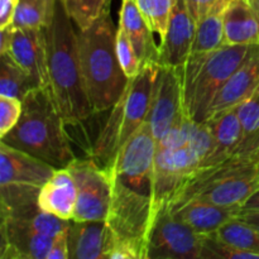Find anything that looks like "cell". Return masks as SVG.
<instances>
[{"label": "cell", "instance_id": "6da1fadb", "mask_svg": "<svg viewBox=\"0 0 259 259\" xmlns=\"http://www.w3.org/2000/svg\"><path fill=\"white\" fill-rule=\"evenodd\" d=\"M157 139L144 121L104 168L110 177L111 197L106 227L108 259H147L154 224L152 176Z\"/></svg>", "mask_w": 259, "mask_h": 259}, {"label": "cell", "instance_id": "7a4b0ae2", "mask_svg": "<svg viewBox=\"0 0 259 259\" xmlns=\"http://www.w3.org/2000/svg\"><path fill=\"white\" fill-rule=\"evenodd\" d=\"M75 23L58 0L55 17L46 28L50 90L67 125H78L94 115L78 57Z\"/></svg>", "mask_w": 259, "mask_h": 259}, {"label": "cell", "instance_id": "3957f363", "mask_svg": "<svg viewBox=\"0 0 259 259\" xmlns=\"http://www.w3.org/2000/svg\"><path fill=\"white\" fill-rule=\"evenodd\" d=\"M66 125L50 88H35L23 99L18 124L0 141L63 168L76 158Z\"/></svg>", "mask_w": 259, "mask_h": 259}, {"label": "cell", "instance_id": "277c9868", "mask_svg": "<svg viewBox=\"0 0 259 259\" xmlns=\"http://www.w3.org/2000/svg\"><path fill=\"white\" fill-rule=\"evenodd\" d=\"M116 29L109 9L91 27L77 30L81 71L94 114L113 108L128 85L116 55Z\"/></svg>", "mask_w": 259, "mask_h": 259}, {"label": "cell", "instance_id": "5b68a950", "mask_svg": "<svg viewBox=\"0 0 259 259\" xmlns=\"http://www.w3.org/2000/svg\"><path fill=\"white\" fill-rule=\"evenodd\" d=\"M253 46L225 45L212 52L191 53L179 68L182 105L190 119L197 123L207 120L215 99Z\"/></svg>", "mask_w": 259, "mask_h": 259}, {"label": "cell", "instance_id": "8992f818", "mask_svg": "<svg viewBox=\"0 0 259 259\" xmlns=\"http://www.w3.org/2000/svg\"><path fill=\"white\" fill-rule=\"evenodd\" d=\"M258 190L257 162L252 157L233 156L219 164L196 169L180 190L171 206L186 200H202L219 206L242 209Z\"/></svg>", "mask_w": 259, "mask_h": 259}, {"label": "cell", "instance_id": "52a82bcc", "mask_svg": "<svg viewBox=\"0 0 259 259\" xmlns=\"http://www.w3.org/2000/svg\"><path fill=\"white\" fill-rule=\"evenodd\" d=\"M159 67L158 62L142 66L138 75L129 78L120 99L111 108L93 149L94 158L101 162L103 167L146 121Z\"/></svg>", "mask_w": 259, "mask_h": 259}, {"label": "cell", "instance_id": "ba28073f", "mask_svg": "<svg viewBox=\"0 0 259 259\" xmlns=\"http://www.w3.org/2000/svg\"><path fill=\"white\" fill-rule=\"evenodd\" d=\"M56 167L0 141V209L2 217L38 207L43 185Z\"/></svg>", "mask_w": 259, "mask_h": 259}, {"label": "cell", "instance_id": "9c48e42d", "mask_svg": "<svg viewBox=\"0 0 259 259\" xmlns=\"http://www.w3.org/2000/svg\"><path fill=\"white\" fill-rule=\"evenodd\" d=\"M77 189L73 222H105L111 197L110 177L95 158H75L67 166Z\"/></svg>", "mask_w": 259, "mask_h": 259}, {"label": "cell", "instance_id": "30bf717a", "mask_svg": "<svg viewBox=\"0 0 259 259\" xmlns=\"http://www.w3.org/2000/svg\"><path fill=\"white\" fill-rule=\"evenodd\" d=\"M200 168V161L187 147L179 149H158L152 176V204L154 222L172 201L187 180Z\"/></svg>", "mask_w": 259, "mask_h": 259}, {"label": "cell", "instance_id": "8fae6325", "mask_svg": "<svg viewBox=\"0 0 259 259\" xmlns=\"http://www.w3.org/2000/svg\"><path fill=\"white\" fill-rule=\"evenodd\" d=\"M204 235L166 209L157 217L149 235L147 259H200Z\"/></svg>", "mask_w": 259, "mask_h": 259}, {"label": "cell", "instance_id": "7c38bea8", "mask_svg": "<svg viewBox=\"0 0 259 259\" xmlns=\"http://www.w3.org/2000/svg\"><path fill=\"white\" fill-rule=\"evenodd\" d=\"M182 113L184 105L179 68L161 66L146 119L154 138L158 141Z\"/></svg>", "mask_w": 259, "mask_h": 259}, {"label": "cell", "instance_id": "4fadbf2b", "mask_svg": "<svg viewBox=\"0 0 259 259\" xmlns=\"http://www.w3.org/2000/svg\"><path fill=\"white\" fill-rule=\"evenodd\" d=\"M0 258L47 259L53 238L38 233L23 215L2 217Z\"/></svg>", "mask_w": 259, "mask_h": 259}, {"label": "cell", "instance_id": "5bb4252c", "mask_svg": "<svg viewBox=\"0 0 259 259\" xmlns=\"http://www.w3.org/2000/svg\"><path fill=\"white\" fill-rule=\"evenodd\" d=\"M7 53L33 78L38 88H50L46 29L13 28L12 43Z\"/></svg>", "mask_w": 259, "mask_h": 259}, {"label": "cell", "instance_id": "9a60e30c", "mask_svg": "<svg viewBox=\"0 0 259 259\" xmlns=\"http://www.w3.org/2000/svg\"><path fill=\"white\" fill-rule=\"evenodd\" d=\"M196 35V23L187 10L185 0H176L168 27L158 45L159 66L180 68L191 56Z\"/></svg>", "mask_w": 259, "mask_h": 259}, {"label": "cell", "instance_id": "2e32d148", "mask_svg": "<svg viewBox=\"0 0 259 259\" xmlns=\"http://www.w3.org/2000/svg\"><path fill=\"white\" fill-rule=\"evenodd\" d=\"M259 85V45H254L215 99L207 120L239 106ZM206 120V121H207Z\"/></svg>", "mask_w": 259, "mask_h": 259}, {"label": "cell", "instance_id": "e0dca14e", "mask_svg": "<svg viewBox=\"0 0 259 259\" xmlns=\"http://www.w3.org/2000/svg\"><path fill=\"white\" fill-rule=\"evenodd\" d=\"M172 214L202 235L217 233L220 228L237 218L240 209L225 207L202 200H186L169 207Z\"/></svg>", "mask_w": 259, "mask_h": 259}, {"label": "cell", "instance_id": "ac0fdd59", "mask_svg": "<svg viewBox=\"0 0 259 259\" xmlns=\"http://www.w3.org/2000/svg\"><path fill=\"white\" fill-rule=\"evenodd\" d=\"M209 121L211 126L212 143L209 154L200 168L215 166L235 156L244 138V129L237 108L223 113Z\"/></svg>", "mask_w": 259, "mask_h": 259}, {"label": "cell", "instance_id": "d6986e66", "mask_svg": "<svg viewBox=\"0 0 259 259\" xmlns=\"http://www.w3.org/2000/svg\"><path fill=\"white\" fill-rule=\"evenodd\" d=\"M77 201L75 180L67 167L56 168L52 177L43 185L37 205L40 210L63 220H72Z\"/></svg>", "mask_w": 259, "mask_h": 259}, {"label": "cell", "instance_id": "ffe728a7", "mask_svg": "<svg viewBox=\"0 0 259 259\" xmlns=\"http://www.w3.org/2000/svg\"><path fill=\"white\" fill-rule=\"evenodd\" d=\"M109 232L105 222H73L68 228V259H108Z\"/></svg>", "mask_w": 259, "mask_h": 259}, {"label": "cell", "instance_id": "44dd1931", "mask_svg": "<svg viewBox=\"0 0 259 259\" xmlns=\"http://www.w3.org/2000/svg\"><path fill=\"white\" fill-rule=\"evenodd\" d=\"M118 27L128 35L141 66L158 62V46L154 40V32L144 19L136 0H121Z\"/></svg>", "mask_w": 259, "mask_h": 259}, {"label": "cell", "instance_id": "7402d4cb", "mask_svg": "<svg viewBox=\"0 0 259 259\" xmlns=\"http://www.w3.org/2000/svg\"><path fill=\"white\" fill-rule=\"evenodd\" d=\"M223 19L225 45H259V13L248 0H229Z\"/></svg>", "mask_w": 259, "mask_h": 259}, {"label": "cell", "instance_id": "603a6c76", "mask_svg": "<svg viewBox=\"0 0 259 259\" xmlns=\"http://www.w3.org/2000/svg\"><path fill=\"white\" fill-rule=\"evenodd\" d=\"M229 2V0H228ZM227 3L218 5L196 24L192 53H207L225 46L224 9Z\"/></svg>", "mask_w": 259, "mask_h": 259}, {"label": "cell", "instance_id": "cb8c5ba5", "mask_svg": "<svg viewBox=\"0 0 259 259\" xmlns=\"http://www.w3.org/2000/svg\"><path fill=\"white\" fill-rule=\"evenodd\" d=\"M35 88H38L37 83L9 53L0 55V95L23 100Z\"/></svg>", "mask_w": 259, "mask_h": 259}, {"label": "cell", "instance_id": "d4e9b609", "mask_svg": "<svg viewBox=\"0 0 259 259\" xmlns=\"http://www.w3.org/2000/svg\"><path fill=\"white\" fill-rule=\"evenodd\" d=\"M58 0H18L13 28L50 27Z\"/></svg>", "mask_w": 259, "mask_h": 259}, {"label": "cell", "instance_id": "484cf974", "mask_svg": "<svg viewBox=\"0 0 259 259\" xmlns=\"http://www.w3.org/2000/svg\"><path fill=\"white\" fill-rule=\"evenodd\" d=\"M218 235L239 249L255 254L259 258V229L234 218L218 230Z\"/></svg>", "mask_w": 259, "mask_h": 259}, {"label": "cell", "instance_id": "4316f807", "mask_svg": "<svg viewBox=\"0 0 259 259\" xmlns=\"http://www.w3.org/2000/svg\"><path fill=\"white\" fill-rule=\"evenodd\" d=\"M62 3L78 29L91 27L111 7L108 0H62Z\"/></svg>", "mask_w": 259, "mask_h": 259}, {"label": "cell", "instance_id": "83f0119b", "mask_svg": "<svg viewBox=\"0 0 259 259\" xmlns=\"http://www.w3.org/2000/svg\"><path fill=\"white\" fill-rule=\"evenodd\" d=\"M151 29L163 38L176 0H136Z\"/></svg>", "mask_w": 259, "mask_h": 259}, {"label": "cell", "instance_id": "f1b7e54d", "mask_svg": "<svg viewBox=\"0 0 259 259\" xmlns=\"http://www.w3.org/2000/svg\"><path fill=\"white\" fill-rule=\"evenodd\" d=\"M259 259L253 253L239 249L218 235V233L204 235L200 259Z\"/></svg>", "mask_w": 259, "mask_h": 259}, {"label": "cell", "instance_id": "f546056e", "mask_svg": "<svg viewBox=\"0 0 259 259\" xmlns=\"http://www.w3.org/2000/svg\"><path fill=\"white\" fill-rule=\"evenodd\" d=\"M195 123H196V121L190 119L184 111V113L176 119V121L169 126L168 131L157 141V148L179 149L187 147Z\"/></svg>", "mask_w": 259, "mask_h": 259}, {"label": "cell", "instance_id": "4dcf8cb0", "mask_svg": "<svg viewBox=\"0 0 259 259\" xmlns=\"http://www.w3.org/2000/svg\"><path fill=\"white\" fill-rule=\"evenodd\" d=\"M116 55H118L121 70L126 77L132 78L138 75L142 68L141 61H139L128 35L120 27H118L116 29Z\"/></svg>", "mask_w": 259, "mask_h": 259}, {"label": "cell", "instance_id": "1f68e13d", "mask_svg": "<svg viewBox=\"0 0 259 259\" xmlns=\"http://www.w3.org/2000/svg\"><path fill=\"white\" fill-rule=\"evenodd\" d=\"M211 143L212 133L209 121H202V123H197L196 121L194 125V129H192L187 148L199 159L200 167H201L202 162H204V159L209 154L210 148H211Z\"/></svg>", "mask_w": 259, "mask_h": 259}, {"label": "cell", "instance_id": "d6a6232c", "mask_svg": "<svg viewBox=\"0 0 259 259\" xmlns=\"http://www.w3.org/2000/svg\"><path fill=\"white\" fill-rule=\"evenodd\" d=\"M23 113V100L0 95V139L18 124Z\"/></svg>", "mask_w": 259, "mask_h": 259}, {"label": "cell", "instance_id": "836d02e7", "mask_svg": "<svg viewBox=\"0 0 259 259\" xmlns=\"http://www.w3.org/2000/svg\"><path fill=\"white\" fill-rule=\"evenodd\" d=\"M227 2L228 0H185V4H186V8L190 14H191L192 19L197 24L214 8Z\"/></svg>", "mask_w": 259, "mask_h": 259}, {"label": "cell", "instance_id": "e575fe53", "mask_svg": "<svg viewBox=\"0 0 259 259\" xmlns=\"http://www.w3.org/2000/svg\"><path fill=\"white\" fill-rule=\"evenodd\" d=\"M47 259H68V229L53 238Z\"/></svg>", "mask_w": 259, "mask_h": 259}, {"label": "cell", "instance_id": "d590c367", "mask_svg": "<svg viewBox=\"0 0 259 259\" xmlns=\"http://www.w3.org/2000/svg\"><path fill=\"white\" fill-rule=\"evenodd\" d=\"M18 0H0V28L13 24Z\"/></svg>", "mask_w": 259, "mask_h": 259}, {"label": "cell", "instance_id": "8d00e7d4", "mask_svg": "<svg viewBox=\"0 0 259 259\" xmlns=\"http://www.w3.org/2000/svg\"><path fill=\"white\" fill-rule=\"evenodd\" d=\"M237 218L259 229V210L240 209L239 211H238Z\"/></svg>", "mask_w": 259, "mask_h": 259}, {"label": "cell", "instance_id": "74e56055", "mask_svg": "<svg viewBox=\"0 0 259 259\" xmlns=\"http://www.w3.org/2000/svg\"><path fill=\"white\" fill-rule=\"evenodd\" d=\"M13 38V27L9 25V27L0 28V55L3 53H7L9 51L10 43H12Z\"/></svg>", "mask_w": 259, "mask_h": 259}, {"label": "cell", "instance_id": "f35d334b", "mask_svg": "<svg viewBox=\"0 0 259 259\" xmlns=\"http://www.w3.org/2000/svg\"><path fill=\"white\" fill-rule=\"evenodd\" d=\"M242 209L244 210H259V190L257 192L252 195L249 199L245 201V204L243 205Z\"/></svg>", "mask_w": 259, "mask_h": 259}, {"label": "cell", "instance_id": "ab89813d", "mask_svg": "<svg viewBox=\"0 0 259 259\" xmlns=\"http://www.w3.org/2000/svg\"><path fill=\"white\" fill-rule=\"evenodd\" d=\"M248 2H249V4L259 13V0H248Z\"/></svg>", "mask_w": 259, "mask_h": 259}, {"label": "cell", "instance_id": "60d3db41", "mask_svg": "<svg viewBox=\"0 0 259 259\" xmlns=\"http://www.w3.org/2000/svg\"><path fill=\"white\" fill-rule=\"evenodd\" d=\"M252 158L254 159L255 162H257V163H258V166H259V149H258L257 152H255L254 154H253V156H252Z\"/></svg>", "mask_w": 259, "mask_h": 259}, {"label": "cell", "instance_id": "b9f144b4", "mask_svg": "<svg viewBox=\"0 0 259 259\" xmlns=\"http://www.w3.org/2000/svg\"><path fill=\"white\" fill-rule=\"evenodd\" d=\"M111 2H113V0H108V3H109V4H110V5H111Z\"/></svg>", "mask_w": 259, "mask_h": 259}]
</instances>
